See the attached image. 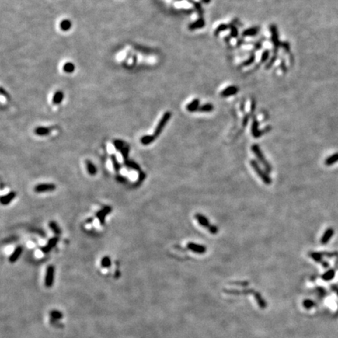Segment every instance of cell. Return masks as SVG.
<instances>
[{"label":"cell","mask_w":338,"mask_h":338,"mask_svg":"<svg viewBox=\"0 0 338 338\" xmlns=\"http://www.w3.org/2000/svg\"><path fill=\"white\" fill-rule=\"evenodd\" d=\"M113 144L117 151H121L124 146H126V143H124V141L121 140V139H114L113 142Z\"/></svg>","instance_id":"cell-26"},{"label":"cell","mask_w":338,"mask_h":338,"mask_svg":"<svg viewBox=\"0 0 338 338\" xmlns=\"http://www.w3.org/2000/svg\"><path fill=\"white\" fill-rule=\"evenodd\" d=\"M336 161H338V153L333 154V155L329 156L328 158H326L325 161V165L329 166V165H333V164H335Z\"/></svg>","instance_id":"cell-24"},{"label":"cell","mask_w":338,"mask_h":338,"mask_svg":"<svg viewBox=\"0 0 338 338\" xmlns=\"http://www.w3.org/2000/svg\"><path fill=\"white\" fill-rule=\"evenodd\" d=\"M155 136H154V135H143V137L141 138L140 139V142L143 145H144V146H147V145L150 144V143H152L153 142H154V140H155Z\"/></svg>","instance_id":"cell-18"},{"label":"cell","mask_w":338,"mask_h":338,"mask_svg":"<svg viewBox=\"0 0 338 338\" xmlns=\"http://www.w3.org/2000/svg\"><path fill=\"white\" fill-rule=\"evenodd\" d=\"M110 160H111L112 165L116 172H119L121 169V165L119 163L118 160L117 158V156L115 154H111L110 155Z\"/></svg>","instance_id":"cell-19"},{"label":"cell","mask_w":338,"mask_h":338,"mask_svg":"<svg viewBox=\"0 0 338 338\" xmlns=\"http://www.w3.org/2000/svg\"><path fill=\"white\" fill-rule=\"evenodd\" d=\"M71 26H72V23L71 21L69 20H62V21L61 22V24H60V28H61V29L64 31H68V30L71 29Z\"/></svg>","instance_id":"cell-22"},{"label":"cell","mask_w":338,"mask_h":338,"mask_svg":"<svg viewBox=\"0 0 338 338\" xmlns=\"http://www.w3.org/2000/svg\"><path fill=\"white\" fill-rule=\"evenodd\" d=\"M186 247L189 250H191L192 252L196 253V254H203L204 253H206L207 251V248L205 246L198 244V243H193V242H190V243H187Z\"/></svg>","instance_id":"cell-7"},{"label":"cell","mask_w":338,"mask_h":338,"mask_svg":"<svg viewBox=\"0 0 338 338\" xmlns=\"http://www.w3.org/2000/svg\"><path fill=\"white\" fill-rule=\"evenodd\" d=\"M310 257L312 258L313 260H315L317 262H320L322 261V254L321 253L319 252H312L309 254Z\"/></svg>","instance_id":"cell-31"},{"label":"cell","mask_w":338,"mask_h":338,"mask_svg":"<svg viewBox=\"0 0 338 338\" xmlns=\"http://www.w3.org/2000/svg\"><path fill=\"white\" fill-rule=\"evenodd\" d=\"M228 26L225 25V24H221V25H220L219 27H218V28L216 29L215 35H217V34L218 33V32H220V31H224V30L228 29Z\"/></svg>","instance_id":"cell-37"},{"label":"cell","mask_w":338,"mask_h":338,"mask_svg":"<svg viewBox=\"0 0 338 338\" xmlns=\"http://www.w3.org/2000/svg\"><path fill=\"white\" fill-rule=\"evenodd\" d=\"M16 195H17L16 193L12 191V192L8 193L6 194V195L2 196L1 200H0L1 204H2V205H8L9 204L11 203L13 200H14V198L16 197Z\"/></svg>","instance_id":"cell-10"},{"label":"cell","mask_w":338,"mask_h":338,"mask_svg":"<svg viewBox=\"0 0 338 338\" xmlns=\"http://www.w3.org/2000/svg\"><path fill=\"white\" fill-rule=\"evenodd\" d=\"M268 57H269V52L268 51H265V53L262 54V61H265L267 58H268Z\"/></svg>","instance_id":"cell-38"},{"label":"cell","mask_w":338,"mask_h":338,"mask_svg":"<svg viewBox=\"0 0 338 338\" xmlns=\"http://www.w3.org/2000/svg\"><path fill=\"white\" fill-rule=\"evenodd\" d=\"M85 165H86V168H87V171H88L89 174L90 176H96V175L97 168L91 161H89V160H86Z\"/></svg>","instance_id":"cell-13"},{"label":"cell","mask_w":338,"mask_h":338,"mask_svg":"<svg viewBox=\"0 0 338 338\" xmlns=\"http://www.w3.org/2000/svg\"><path fill=\"white\" fill-rule=\"evenodd\" d=\"M100 265L104 269H108L111 266V259L109 256H104L103 258L101 259Z\"/></svg>","instance_id":"cell-25"},{"label":"cell","mask_w":338,"mask_h":338,"mask_svg":"<svg viewBox=\"0 0 338 338\" xmlns=\"http://www.w3.org/2000/svg\"><path fill=\"white\" fill-rule=\"evenodd\" d=\"M63 70H64V71L66 72V73H69V74L72 73V72L75 71V66L74 65V64H72V63L68 62L64 65Z\"/></svg>","instance_id":"cell-28"},{"label":"cell","mask_w":338,"mask_h":338,"mask_svg":"<svg viewBox=\"0 0 338 338\" xmlns=\"http://www.w3.org/2000/svg\"><path fill=\"white\" fill-rule=\"evenodd\" d=\"M195 218L197 219V221H198V223H199L200 225L201 226H203L204 228H208L209 227H210L211 224L208 218H207V217H205L204 215H203V214H201L200 213H197V214H195Z\"/></svg>","instance_id":"cell-9"},{"label":"cell","mask_w":338,"mask_h":338,"mask_svg":"<svg viewBox=\"0 0 338 338\" xmlns=\"http://www.w3.org/2000/svg\"><path fill=\"white\" fill-rule=\"evenodd\" d=\"M334 276H335V272L333 270H332V269H330V270L327 271L326 273H324L322 277V279H323L324 280L329 281V280H331L332 279H333Z\"/></svg>","instance_id":"cell-29"},{"label":"cell","mask_w":338,"mask_h":338,"mask_svg":"<svg viewBox=\"0 0 338 338\" xmlns=\"http://www.w3.org/2000/svg\"><path fill=\"white\" fill-rule=\"evenodd\" d=\"M23 252V247L21 246H18L15 248V250H13V252L10 254L9 258V261L10 263H14L17 260L20 258V255L22 254Z\"/></svg>","instance_id":"cell-8"},{"label":"cell","mask_w":338,"mask_h":338,"mask_svg":"<svg viewBox=\"0 0 338 338\" xmlns=\"http://www.w3.org/2000/svg\"><path fill=\"white\" fill-rule=\"evenodd\" d=\"M205 23H204V20H203V19H199L198 20H197L196 22L193 23V24H191L190 25V27H189V28H190V30H193V29H197V28H203L204 26Z\"/></svg>","instance_id":"cell-23"},{"label":"cell","mask_w":338,"mask_h":338,"mask_svg":"<svg viewBox=\"0 0 338 338\" xmlns=\"http://www.w3.org/2000/svg\"><path fill=\"white\" fill-rule=\"evenodd\" d=\"M54 274L55 268L53 265H49L46 269V276H45V285L46 287H51L54 282Z\"/></svg>","instance_id":"cell-4"},{"label":"cell","mask_w":338,"mask_h":338,"mask_svg":"<svg viewBox=\"0 0 338 338\" xmlns=\"http://www.w3.org/2000/svg\"><path fill=\"white\" fill-rule=\"evenodd\" d=\"M257 32H258V29H257L256 28H250V29L247 30V31H245L244 32H243V35H254L255 34H257Z\"/></svg>","instance_id":"cell-33"},{"label":"cell","mask_w":338,"mask_h":338,"mask_svg":"<svg viewBox=\"0 0 338 338\" xmlns=\"http://www.w3.org/2000/svg\"><path fill=\"white\" fill-rule=\"evenodd\" d=\"M57 186L53 183H41V184L36 185L35 186V193H46L51 192L55 190Z\"/></svg>","instance_id":"cell-5"},{"label":"cell","mask_w":338,"mask_h":338,"mask_svg":"<svg viewBox=\"0 0 338 338\" xmlns=\"http://www.w3.org/2000/svg\"><path fill=\"white\" fill-rule=\"evenodd\" d=\"M250 164L251 165V167L253 168V169L254 170V172L257 173V175L258 176V177L262 180L265 184L266 185H271L272 184V179L270 176H269V174L267 173L265 171H264L263 169H261V167L259 166L258 163L254 160H251L250 161Z\"/></svg>","instance_id":"cell-2"},{"label":"cell","mask_w":338,"mask_h":338,"mask_svg":"<svg viewBox=\"0 0 338 338\" xmlns=\"http://www.w3.org/2000/svg\"><path fill=\"white\" fill-rule=\"evenodd\" d=\"M213 109H214L213 106H212L211 104H210V103H207V104L203 105L202 106H200L199 110H198L201 112H210Z\"/></svg>","instance_id":"cell-32"},{"label":"cell","mask_w":338,"mask_h":338,"mask_svg":"<svg viewBox=\"0 0 338 338\" xmlns=\"http://www.w3.org/2000/svg\"><path fill=\"white\" fill-rule=\"evenodd\" d=\"M171 117H172V113H171L170 111H167L166 113H165V114L162 116L161 119L160 120L158 124H157L155 130H154V135L155 136V138H157L160 135H161V133L162 132L163 129L165 128L167 123H168V121H169V120L171 119Z\"/></svg>","instance_id":"cell-3"},{"label":"cell","mask_w":338,"mask_h":338,"mask_svg":"<svg viewBox=\"0 0 338 338\" xmlns=\"http://www.w3.org/2000/svg\"><path fill=\"white\" fill-rule=\"evenodd\" d=\"M238 91H239V89H238V88L236 87V86H229V87H228V88L225 89H224L221 92V96L227 97L230 96H233Z\"/></svg>","instance_id":"cell-12"},{"label":"cell","mask_w":338,"mask_h":338,"mask_svg":"<svg viewBox=\"0 0 338 338\" xmlns=\"http://www.w3.org/2000/svg\"><path fill=\"white\" fill-rule=\"evenodd\" d=\"M200 108V101L199 99H193L192 102L189 103L186 106L187 110H189L190 112H194L199 110Z\"/></svg>","instance_id":"cell-15"},{"label":"cell","mask_w":338,"mask_h":338,"mask_svg":"<svg viewBox=\"0 0 338 338\" xmlns=\"http://www.w3.org/2000/svg\"><path fill=\"white\" fill-rule=\"evenodd\" d=\"M251 150H252L253 153H254V155H255L256 157H257V159L259 161V162L261 163V165L265 167L266 172H268V173L272 172V166H271V165L269 163V161L265 159V155H264V154L262 153V151H261L260 146H258V144H254L252 146H251Z\"/></svg>","instance_id":"cell-1"},{"label":"cell","mask_w":338,"mask_h":338,"mask_svg":"<svg viewBox=\"0 0 338 338\" xmlns=\"http://www.w3.org/2000/svg\"><path fill=\"white\" fill-rule=\"evenodd\" d=\"M49 227L53 232V233L55 234L56 236H59L61 233V229L60 228V226L58 225L57 222L55 221H50L49 222Z\"/></svg>","instance_id":"cell-17"},{"label":"cell","mask_w":338,"mask_h":338,"mask_svg":"<svg viewBox=\"0 0 338 338\" xmlns=\"http://www.w3.org/2000/svg\"><path fill=\"white\" fill-rule=\"evenodd\" d=\"M121 156H122V158H123V161H126L128 160V154H129V147H128V146H125L124 147V148L122 149V150H121Z\"/></svg>","instance_id":"cell-30"},{"label":"cell","mask_w":338,"mask_h":338,"mask_svg":"<svg viewBox=\"0 0 338 338\" xmlns=\"http://www.w3.org/2000/svg\"><path fill=\"white\" fill-rule=\"evenodd\" d=\"M50 133V129L47 127H37L35 129V134L39 136H44Z\"/></svg>","instance_id":"cell-16"},{"label":"cell","mask_w":338,"mask_h":338,"mask_svg":"<svg viewBox=\"0 0 338 338\" xmlns=\"http://www.w3.org/2000/svg\"><path fill=\"white\" fill-rule=\"evenodd\" d=\"M208 230L210 232V233L211 234H217L218 232V228L216 225H211L210 227L208 228Z\"/></svg>","instance_id":"cell-35"},{"label":"cell","mask_w":338,"mask_h":338,"mask_svg":"<svg viewBox=\"0 0 338 338\" xmlns=\"http://www.w3.org/2000/svg\"><path fill=\"white\" fill-rule=\"evenodd\" d=\"M64 95L63 92L61 91L56 92L54 96H53V103H54V104H60V103L63 101V99H64Z\"/></svg>","instance_id":"cell-21"},{"label":"cell","mask_w":338,"mask_h":338,"mask_svg":"<svg viewBox=\"0 0 338 338\" xmlns=\"http://www.w3.org/2000/svg\"><path fill=\"white\" fill-rule=\"evenodd\" d=\"M124 166H126L128 168L132 169V170H135V171H136V172H140L141 171H142V170H141L140 166H139L137 163L135 162L134 161L128 160V161H124Z\"/></svg>","instance_id":"cell-14"},{"label":"cell","mask_w":338,"mask_h":338,"mask_svg":"<svg viewBox=\"0 0 338 338\" xmlns=\"http://www.w3.org/2000/svg\"><path fill=\"white\" fill-rule=\"evenodd\" d=\"M112 208L110 206H104L101 210H99V211L97 212L96 216L99 220V223L101 225H103L105 223V220H106V217L110 214L111 212Z\"/></svg>","instance_id":"cell-6"},{"label":"cell","mask_w":338,"mask_h":338,"mask_svg":"<svg viewBox=\"0 0 338 338\" xmlns=\"http://www.w3.org/2000/svg\"><path fill=\"white\" fill-rule=\"evenodd\" d=\"M145 179H146V173L141 171L140 172H139V176H138V181H139V183H142V182H143Z\"/></svg>","instance_id":"cell-36"},{"label":"cell","mask_w":338,"mask_h":338,"mask_svg":"<svg viewBox=\"0 0 338 338\" xmlns=\"http://www.w3.org/2000/svg\"><path fill=\"white\" fill-rule=\"evenodd\" d=\"M115 179L117 180V182L120 183H127V179L124 176H121V175H117L115 177Z\"/></svg>","instance_id":"cell-34"},{"label":"cell","mask_w":338,"mask_h":338,"mask_svg":"<svg viewBox=\"0 0 338 338\" xmlns=\"http://www.w3.org/2000/svg\"><path fill=\"white\" fill-rule=\"evenodd\" d=\"M337 294H338V291H337Z\"/></svg>","instance_id":"cell-39"},{"label":"cell","mask_w":338,"mask_h":338,"mask_svg":"<svg viewBox=\"0 0 338 338\" xmlns=\"http://www.w3.org/2000/svg\"><path fill=\"white\" fill-rule=\"evenodd\" d=\"M333 233H334V231H333V228H327L326 230L325 231V232H324L323 235H322V236L321 243L322 244H326V243H328L329 241V239H331V237L333 236Z\"/></svg>","instance_id":"cell-11"},{"label":"cell","mask_w":338,"mask_h":338,"mask_svg":"<svg viewBox=\"0 0 338 338\" xmlns=\"http://www.w3.org/2000/svg\"><path fill=\"white\" fill-rule=\"evenodd\" d=\"M251 132H252V135L254 137L258 138L259 136H261L263 132H260L258 130V122L256 120H254L252 123V128H251Z\"/></svg>","instance_id":"cell-20"},{"label":"cell","mask_w":338,"mask_h":338,"mask_svg":"<svg viewBox=\"0 0 338 338\" xmlns=\"http://www.w3.org/2000/svg\"><path fill=\"white\" fill-rule=\"evenodd\" d=\"M58 241H59L58 236H53V237H52L51 239H50L49 240H48V243H47V244H46V246H47L49 248H50L52 250V249L54 248V247L57 246Z\"/></svg>","instance_id":"cell-27"}]
</instances>
